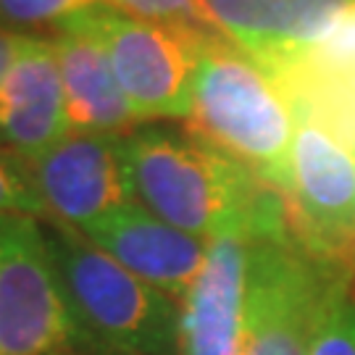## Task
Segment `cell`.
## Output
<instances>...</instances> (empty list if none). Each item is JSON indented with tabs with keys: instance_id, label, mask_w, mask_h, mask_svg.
<instances>
[{
	"instance_id": "cell-1",
	"label": "cell",
	"mask_w": 355,
	"mask_h": 355,
	"mask_svg": "<svg viewBox=\"0 0 355 355\" xmlns=\"http://www.w3.org/2000/svg\"><path fill=\"white\" fill-rule=\"evenodd\" d=\"M135 203L200 240L250 234L287 200L227 153L192 132L145 124L124 135Z\"/></svg>"
},
{
	"instance_id": "cell-2",
	"label": "cell",
	"mask_w": 355,
	"mask_h": 355,
	"mask_svg": "<svg viewBox=\"0 0 355 355\" xmlns=\"http://www.w3.org/2000/svg\"><path fill=\"white\" fill-rule=\"evenodd\" d=\"M190 132L284 195L290 182L295 108L253 55L224 32L198 37Z\"/></svg>"
},
{
	"instance_id": "cell-3",
	"label": "cell",
	"mask_w": 355,
	"mask_h": 355,
	"mask_svg": "<svg viewBox=\"0 0 355 355\" xmlns=\"http://www.w3.org/2000/svg\"><path fill=\"white\" fill-rule=\"evenodd\" d=\"M53 266L85 347L119 355H182V305L145 284L79 232L42 221Z\"/></svg>"
},
{
	"instance_id": "cell-4",
	"label": "cell",
	"mask_w": 355,
	"mask_h": 355,
	"mask_svg": "<svg viewBox=\"0 0 355 355\" xmlns=\"http://www.w3.org/2000/svg\"><path fill=\"white\" fill-rule=\"evenodd\" d=\"M350 268L313 253L290 208L248 234L242 347L248 355H311L331 290Z\"/></svg>"
},
{
	"instance_id": "cell-5",
	"label": "cell",
	"mask_w": 355,
	"mask_h": 355,
	"mask_svg": "<svg viewBox=\"0 0 355 355\" xmlns=\"http://www.w3.org/2000/svg\"><path fill=\"white\" fill-rule=\"evenodd\" d=\"M53 29H79L103 45L140 121L190 119L200 32L148 21L98 0Z\"/></svg>"
},
{
	"instance_id": "cell-6",
	"label": "cell",
	"mask_w": 355,
	"mask_h": 355,
	"mask_svg": "<svg viewBox=\"0 0 355 355\" xmlns=\"http://www.w3.org/2000/svg\"><path fill=\"white\" fill-rule=\"evenodd\" d=\"M85 347L40 218L0 216V355H71Z\"/></svg>"
},
{
	"instance_id": "cell-7",
	"label": "cell",
	"mask_w": 355,
	"mask_h": 355,
	"mask_svg": "<svg viewBox=\"0 0 355 355\" xmlns=\"http://www.w3.org/2000/svg\"><path fill=\"white\" fill-rule=\"evenodd\" d=\"M292 108L297 127L284 190L292 224L313 253L347 263L355 253V150L303 105Z\"/></svg>"
},
{
	"instance_id": "cell-8",
	"label": "cell",
	"mask_w": 355,
	"mask_h": 355,
	"mask_svg": "<svg viewBox=\"0 0 355 355\" xmlns=\"http://www.w3.org/2000/svg\"><path fill=\"white\" fill-rule=\"evenodd\" d=\"M29 166L51 218L79 232L135 203L124 161V135L71 132Z\"/></svg>"
},
{
	"instance_id": "cell-9",
	"label": "cell",
	"mask_w": 355,
	"mask_h": 355,
	"mask_svg": "<svg viewBox=\"0 0 355 355\" xmlns=\"http://www.w3.org/2000/svg\"><path fill=\"white\" fill-rule=\"evenodd\" d=\"M119 266L182 305L203 268L208 240L161 221L142 205L129 203L82 232Z\"/></svg>"
},
{
	"instance_id": "cell-10",
	"label": "cell",
	"mask_w": 355,
	"mask_h": 355,
	"mask_svg": "<svg viewBox=\"0 0 355 355\" xmlns=\"http://www.w3.org/2000/svg\"><path fill=\"white\" fill-rule=\"evenodd\" d=\"M66 92L53 40L19 37L0 82V145L35 161L69 137Z\"/></svg>"
},
{
	"instance_id": "cell-11",
	"label": "cell",
	"mask_w": 355,
	"mask_h": 355,
	"mask_svg": "<svg viewBox=\"0 0 355 355\" xmlns=\"http://www.w3.org/2000/svg\"><path fill=\"white\" fill-rule=\"evenodd\" d=\"M248 292V234L208 242L203 268L182 300V355H234L242 347Z\"/></svg>"
},
{
	"instance_id": "cell-12",
	"label": "cell",
	"mask_w": 355,
	"mask_h": 355,
	"mask_svg": "<svg viewBox=\"0 0 355 355\" xmlns=\"http://www.w3.org/2000/svg\"><path fill=\"white\" fill-rule=\"evenodd\" d=\"M216 24L271 74L355 0H205Z\"/></svg>"
},
{
	"instance_id": "cell-13",
	"label": "cell",
	"mask_w": 355,
	"mask_h": 355,
	"mask_svg": "<svg viewBox=\"0 0 355 355\" xmlns=\"http://www.w3.org/2000/svg\"><path fill=\"white\" fill-rule=\"evenodd\" d=\"M55 55L66 92L71 132L119 135L137 124L114 66L98 40L79 29H55Z\"/></svg>"
},
{
	"instance_id": "cell-14",
	"label": "cell",
	"mask_w": 355,
	"mask_h": 355,
	"mask_svg": "<svg viewBox=\"0 0 355 355\" xmlns=\"http://www.w3.org/2000/svg\"><path fill=\"white\" fill-rule=\"evenodd\" d=\"M311 355H355V295L350 271L337 282L318 321Z\"/></svg>"
},
{
	"instance_id": "cell-15",
	"label": "cell",
	"mask_w": 355,
	"mask_h": 355,
	"mask_svg": "<svg viewBox=\"0 0 355 355\" xmlns=\"http://www.w3.org/2000/svg\"><path fill=\"white\" fill-rule=\"evenodd\" d=\"M0 216H29L40 221L51 218L29 161L3 145H0Z\"/></svg>"
},
{
	"instance_id": "cell-16",
	"label": "cell",
	"mask_w": 355,
	"mask_h": 355,
	"mask_svg": "<svg viewBox=\"0 0 355 355\" xmlns=\"http://www.w3.org/2000/svg\"><path fill=\"white\" fill-rule=\"evenodd\" d=\"M105 3H111L132 16L158 21V24L179 26L187 32H200V35L221 32V26L216 24L214 13L205 0H105Z\"/></svg>"
},
{
	"instance_id": "cell-17",
	"label": "cell",
	"mask_w": 355,
	"mask_h": 355,
	"mask_svg": "<svg viewBox=\"0 0 355 355\" xmlns=\"http://www.w3.org/2000/svg\"><path fill=\"white\" fill-rule=\"evenodd\" d=\"M92 3L98 0H0V29L19 35V29L55 26Z\"/></svg>"
},
{
	"instance_id": "cell-18",
	"label": "cell",
	"mask_w": 355,
	"mask_h": 355,
	"mask_svg": "<svg viewBox=\"0 0 355 355\" xmlns=\"http://www.w3.org/2000/svg\"><path fill=\"white\" fill-rule=\"evenodd\" d=\"M305 111H308V108H305ZM316 119H321L327 127L334 129V132H337V135H340V137H343V140L355 150V98L350 103H345L343 108H337L334 114L316 116Z\"/></svg>"
},
{
	"instance_id": "cell-19",
	"label": "cell",
	"mask_w": 355,
	"mask_h": 355,
	"mask_svg": "<svg viewBox=\"0 0 355 355\" xmlns=\"http://www.w3.org/2000/svg\"><path fill=\"white\" fill-rule=\"evenodd\" d=\"M19 37H21V35H16V32L0 29V82H3V76H6V71H8V66H11V61H13Z\"/></svg>"
},
{
	"instance_id": "cell-20",
	"label": "cell",
	"mask_w": 355,
	"mask_h": 355,
	"mask_svg": "<svg viewBox=\"0 0 355 355\" xmlns=\"http://www.w3.org/2000/svg\"><path fill=\"white\" fill-rule=\"evenodd\" d=\"M234 355H248V353H245V347H240V350H237Z\"/></svg>"
},
{
	"instance_id": "cell-21",
	"label": "cell",
	"mask_w": 355,
	"mask_h": 355,
	"mask_svg": "<svg viewBox=\"0 0 355 355\" xmlns=\"http://www.w3.org/2000/svg\"><path fill=\"white\" fill-rule=\"evenodd\" d=\"M71 355H76V353H71ZM79 355H85V353H79Z\"/></svg>"
}]
</instances>
